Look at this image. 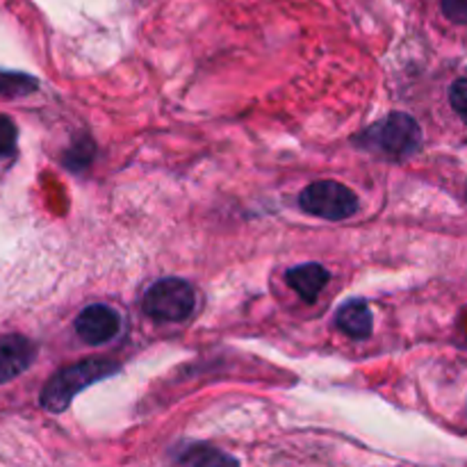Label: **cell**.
Returning <instances> with one entry per match:
<instances>
[{
    "label": "cell",
    "instance_id": "4",
    "mask_svg": "<svg viewBox=\"0 0 467 467\" xmlns=\"http://www.w3.org/2000/svg\"><path fill=\"white\" fill-rule=\"evenodd\" d=\"M304 213L327 222H342L358 210L360 201L347 185L336 181H317L306 187L299 196Z\"/></svg>",
    "mask_w": 467,
    "mask_h": 467
},
{
    "label": "cell",
    "instance_id": "11",
    "mask_svg": "<svg viewBox=\"0 0 467 467\" xmlns=\"http://www.w3.org/2000/svg\"><path fill=\"white\" fill-rule=\"evenodd\" d=\"M178 461H181V463H187V465L237 463V461L233 459V456L222 454V451L213 450V447H205V445H194V447H190V450H185L181 456H178Z\"/></svg>",
    "mask_w": 467,
    "mask_h": 467
},
{
    "label": "cell",
    "instance_id": "9",
    "mask_svg": "<svg viewBox=\"0 0 467 467\" xmlns=\"http://www.w3.org/2000/svg\"><path fill=\"white\" fill-rule=\"evenodd\" d=\"M39 89V80L21 71H5L0 68V96L5 99H21V96L35 94Z\"/></svg>",
    "mask_w": 467,
    "mask_h": 467
},
{
    "label": "cell",
    "instance_id": "3",
    "mask_svg": "<svg viewBox=\"0 0 467 467\" xmlns=\"http://www.w3.org/2000/svg\"><path fill=\"white\" fill-rule=\"evenodd\" d=\"M196 304L194 290L182 278H162L146 290L141 308L155 322H182Z\"/></svg>",
    "mask_w": 467,
    "mask_h": 467
},
{
    "label": "cell",
    "instance_id": "1",
    "mask_svg": "<svg viewBox=\"0 0 467 467\" xmlns=\"http://www.w3.org/2000/svg\"><path fill=\"white\" fill-rule=\"evenodd\" d=\"M119 372H121V365L108 358H85L80 363L67 365L46 381L39 404L53 415L64 413L85 388L105 381Z\"/></svg>",
    "mask_w": 467,
    "mask_h": 467
},
{
    "label": "cell",
    "instance_id": "13",
    "mask_svg": "<svg viewBox=\"0 0 467 467\" xmlns=\"http://www.w3.org/2000/svg\"><path fill=\"white\" fill-rule=\"evenodd\" d=\"M450 103L454 112L467 123V78H459L450 89Z\"/></svg>",
    "mask_w": 467,
    "mask_h": 467
},
{
    "label": "cell",
    "instance_id": "7",
    "mask_svg": "<svg viewBox=\"0 0 467 467\" xmlns=\"http://www.w3.org/2000/svg\"><path fill=\"white\" fill-rule=\"evenodd\" d=\"M328 278H331V274H328L322 265L308 263L299 265V267L287 272V285H290L306 304H313V301L322 295L324 287H327Z\"/></svg>",
    "mask_w": 467,
    "mask_h": 467
},
{
    "label": "cell",
    "instance_id": "2",
    "mask_svg": "<svg viewBox=\"0 0 467 467\" xmlns=\"http://www.w3.org/2000/svg\"><path fill=\"white\" fill-rule=\"evenodd\" d=\"M365 149L392 160H406L422 146V128L410 114L392 112L358 137Z\"/></svg>",
    "mask_w": 467,
    "mask_h": 467
},
{
    "label": "cell",
    "instance_id": "6",
    "mask_svg": "<svg viewBox=\"0 0 467 467\" xmlns=\"http://www.w3.org/2000/svg\"><path fill=\"white\" fill-rule=\"evenodd\" d=\"M36 358V345L26 336L0 337V386L14 381L32 368Z\"/></svg>",
    "mask_w": 467,
    "mask_h": 467
},
{
    "label": "cell",
    "instance_id": "14",
    "mask_svg": "<svg viewBox=\"0 0 467 467\" xmlns=\"http://www.w3.org/2000/svg\"><path fill=\"white\" fill-rule=\"evenodd\" d=\"M442 12L456 26H467V0H442Z\"/></svg>",
    "mask_w": 467,
    "mask_h": 467
},
{
    "label": "cell",
    "instance_id": "10",
    "mask_svg": "<svg viewBox=\"0 0 467 467\" xmlns=\"http://www.w3.org/2000/svg\"><path fill=\"white\" fill-rule=\"evenodd\" d=\"M96 153V146L91 141V137H80L71 144V149L64 153V167L71 169V171H82L91 164Z\"/></svg>",
    "mask_w": 467,
    "mask_h": 467
},
{
    "label": "cell",
    "instance_id": "5",
    "mask_svg": "<svg viewBox=\"0 0 467 467\" xmlns=\"http://www.w3.org/2000/svg\"><path fill=\"white\" fill-rule=\"evenodd\" d=\"M119 331H121V317L109 306H87L76 317V333L87 345H105L114 340Z\"/></svg>",
    "mask_w": 467,
    "mask_h": 467
},
{
    "label": "cell",
    "instance_id": "12",
    "mask_svg": "<svg viewBox=\"0 0 467 467\" xmlns=\"http://www.w3.org/2000/svg\"><path fill=\"white\" fill-rule=\"evenodd\" d=\"M18 149V128L12 121V117L0 114V162L12 160Z\"/></svg>",
    "mask_w": 467,
    "mask_h": 467
},
{
    "label": "cell",
    "instance_id": "8",
    "mask_svg": "<svg viewBox=\"0 0 467 467\" xmlns=\"http://www.w3.org/2000/svg\"><path fill=\"white\" fill-rule=\"evenodd\" d=\"M336 324L342 333H347L354 340H365L374 331L372 310L365 301H349L342 306L336 315Z\"/></svg>",
    "mask_w": 467,
    "mask_h": 467
}]
</instances>
